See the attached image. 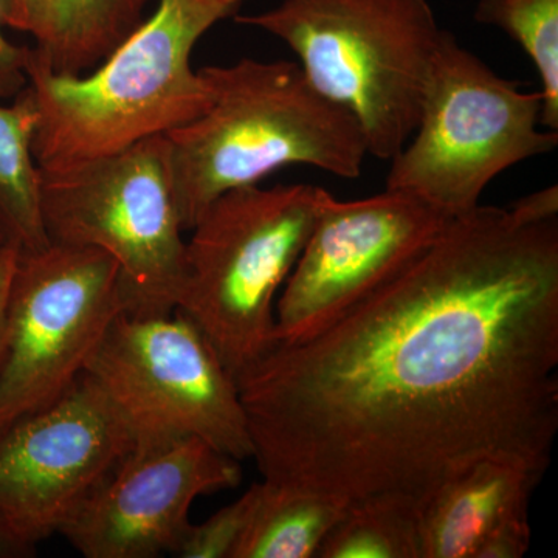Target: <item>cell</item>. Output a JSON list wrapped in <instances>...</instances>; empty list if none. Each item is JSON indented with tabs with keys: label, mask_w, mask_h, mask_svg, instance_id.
Here are the masks:
<instances>
[{
	"label": "cell",
	"mask_w": 558,
	"mask_h": 558,
	"mask_svg": "<svg viewBox=\"0 0 558 558\" xmlns=\"http://www.w3.org/2000/svg\"><path fill=\"white\" fill-rule=\"evenodd\" d=\"M149 2L35 0L28 61L54 75H86L145 22Z\"/></svg>",
	"instance_id": "5bb4252c"
},
{
	"label": "cell",
	"mask_w": 558,
	"mask_h": 558,
	"mask_svg": "<svg viewBox=\"0 0 558 558\" xmlns=\"http://www.w3.org/2000/svg\"><path fill=\"white\" fill-rule=\"evenodd\" d=\"M245 0H159L153 16L97 69L61 76L27 61L35 101L33 157L58 170L167 135L202 116L213 87L191 68L194 47Z\"/></svg>",
	"instance_id": "3957f363"
},
{
	"label": "cell",
	"mask_w": 558,
	"mask_h": 558,
	"mask_svg": "<svg viewBox=\"0 0 558 558\" xmlns=\"http://www.w3.org/2000/svg\"><path fill=\"white\" fill-rule=\"evenodd\" d=\"M0 9L7 28L31 33L35 0H0Z\"/></svg>",
	"instance_id": "603a6c76"
},
{
	"label": "cell",
	"mask_w": 558,
	"mask_h": 558,
	"mask_svg": "<svg viewBox=\"0 0 558 558\" xmlns=\"http://www.w3.org/2000/svg\"><path fill=\"white\" fill-rule=\"evenodd\" d=\"M124 311L126 290L108 253L53 242L17 250L0 355V433L62 398Z\"/></svg>",
	"instance_id": "ba28073f"
},
{
	"label": "cell",
	"mask_w": 558,
	"mask_h": 558,
	"mask_svg": "<svg viewBox=\"0 0 558 558\" xmlns=\"http://www.w3.org/2000/svg\"><path fill=\"white\" fill-rule=\"evenodd\" d=\"M134 446L126 418L83 374L57 402L0 433V520L36 548Z\"/></svg>",
	"instance_id": "8fae6325"
},
{
	"label": "cell",
	"mask_w": 558,
	"mask_h": 558,
	"mask_svg": "<svg viewBox=\"0 0 558 558\" xmlns=\"http://www.w3.org/2000/svg\"><path fill=\"white\" fill-rule=\"evenodd\" d=\"M475 21L510 36L542 81V126L558 132V0H478Z\"/></svg>",
	"instance_id": "ac0fdd59"
},
{
	"label": "cell",
	"mask_w": 558,
	"mask_h": 558,
	"mask_svg": "<svg viewBox=\"0 0 558 558\" xmlns=\"http://www.w3.org/2000/svg\"><path fill=\"white\" fill-rule=\"evenodd\" d=\"M39 202L50 242L101 250L116 260L128 311L174 312L186 241L167 135L110 156L39 170Z\"/></svg>",
	"instance_id": "52a82bcc"
},
{
	"label": "cell",
	"mask_w": 558,
	"mask_h": 558,
	"mask_svg": "<svg viewBox=\"0 0 558 558\" xmlns=\"http://www.w3.org/2000/svg\"><path fill=\"white\" fill-rule=\"evenodd\" d=\"M17 248L5 244L0 248V355L3 348V328H5L7 296H9L11 275L16 264Z\"/></svg>",
	"instance_id": "cb8c5ba5"
},
{
	"label": "cell",
	"mask_w": 558,
	"mask_h": 558,
	"mask_svg": "<svg viewBox=\"0 0 558 558\" xmlns=\"http://www.w3.org/2000/svg\"><path fill=\"white\" fill-rule=\"evenodd\" d=\"M0 9V100H13L27 87V61L31 47L17 46L7 38Z\"/></svg>",
	"instance_id": "44dd1931"
},
{
	"label": "cell",
	"mask_w": 558,
	"mask_h": 558,
	"mask_svg": "<svg viewBox=\"0 0 558 558\" xmlns=\"http://www.w3.org/2000/svg\"><path fill=\"white\" fill-rule=\"evenodd\" d=\"M213 101L167 134L183 231L219 196L282 168L312 167L357 179L368 154L354 117L319 94L299 62L258 61L202 68Z\"/></svg>",
	"instance_id": "7a4b0ae2"
},
{
	"label": "cell",
	"mask_w": 558,
	"mask_h": 558,
	"mask_svg": "<svg viewBox=\"0 0 558 558\" xmlns=\"http://www.w3.org/2000/svg\"><path fill=\"white\" fill-rule=\"evenodd\" d=\"M347 499L263 481L258 508L233 558H317Z\"/></svg>",
	"instance_id": "9a60e30c"
},
{
	"label": "cell",
	"mask_w": 558,
	"mask_h": 558,
	"mask_svg": "<svg viewBox=\"0 0 558 558\" xmlns=\"http://www.w3.org/2000/svg\"><path fill=\"white\" fill-rule=\"evenodd\" d=\"M542 90H521L446 31L416 130L389 160L387 190L449 218L469 215L502 171L556 149L558 132L542 126Z\"/></svg>",
	"instance_id": "8992f818"
},
{
	"label": "cell",
	"mask_w": 558,
	"mask_h": 558,
	"mask_svg": "<svg viewBox=\"0 0 558 558\" xmlns=\"http://www.w3.org/2000/svg\"><path fill=\"white\" fill-rule=\"evenodd\" d=\"M512 218L520 223H542L558 219L557 186L535 191L508 207Z\"/></svg>",
	"instance_id": "7402d4cb"
},
{
	"label": "cell",
	"mask_w": 558,
	"mask_h": 558,
	"mask_svg": "<svg viewBox=\"0 0 558 558\" xmlns=\"http://www.w3.org/2000/svg\"><path fill=\"white\" fill-rule=\"evenodd\" d=\"M84 374L116 403L135 442L194 436L236 461L252 459L236 379L180 312H121Z\"/></svg>",
	"instance_id": "9c48e42d"
},
{
	"label": "cell",
	"mask_w": 558,
	"mask_h": 558,
	"mask_svg": "<svg viewBox=\"0 0 558 558\" xmlns=\"http://www.w3.org/2000/svg\"><path fill=\"white\" fill-rule=\"evenodd\" d=\"M402 191L339 201L325 190L317 219L275 304V339H306L396 277L449 226Z\"/></svg>",
	"instance_id": "30bf717a"
},
{
	"label": "cell",
	"mask_w": 558,
	"mask_h": 558,
	"mask_svg": "<svg viewBox=\"0 0 558 558\" xmlns=\"http://www.w3.org/2000/svg\"><path fill=\"white\" fill-rule=\"evenodd\" d=\"M5 244H7V242H5V240H3L2 230H0V248H2L3 245H5Z\"/></svg>",
	"instance_id": "484cf974"
},
{
	"label": "cell",
	"mask_w": 558,
	"mask_h": 558,
	"mask_svg": "<svg viewBox=\"0 0 558 558\" xmlns=\"http://www.w3.org/2000/svg\"><path fill=\"white\" fill-rule=\"evenodd\" d=\"M531 546L529 515L517 517L495 529L476 549L473 558H521Z\"/></svg>",
	"instance_id": "ffe728a7"
},
{
	"label": "cell",
	"mask_w": 558,
	"mask_h": 558,
	"mask_svg": "<svg viewBox=\"0 0 558 558\" xmlns=\"http://www.w3.org/2000/svg\"><path fill=\"white\" fill-rule=\"evenodd\" d=\"M263 492V483L253 484L236 501L218 510L201 524H191L175 556L182 558H233L247 531Z\"/></svg>",
	"instance_id": "d6986e66"
},
{
	"label": "cell",
	"mask_w": 558,
	"mask_h": 558,
	"mask_svg": "<svg viewBox=\"0 0 558 558\" xmlns=\"http://www.w3.org/2000/svg\"><path fill=\"white\" fill-rule=\"evenodd\" d=\"M557 369L558 219L480 205L236 384L263 481L421 509L483 459L548 470Z\"/></svg>",
	"instance_id": "6da1fadb"
},
{
	"label": "cell",
	"mask_w": 558,
	"mask_h": 558,
	"mask_svg": "<svg viewBox=\"0 0 558 558\" xmlns=\"http://www.w3.org/2000/svg\"><path fill=\"white\" fill-rule=\"evenodd\" d=\"M545 473L483 459L440 484L418 510L421 558H473L495 529L529 515Z\"/></svg>",
	"instance_id": "4fadbf2b"
},
{
	"label": "cell",
	"mask_w": 558,
	"mask_h": 558,
	"mask_svg": "<svg viewBox=\"0 0 558 558\" xmlns=\"http://www.w3.org/2000/svg\"><path fill=\"white\" fill-rule=\"evenodd\" d=\"M234 20L296 54L312 86L357 121L369 156L391 160L409 142L446 33L428 0H282Z\"/></svg>",
	"instance_id": "277c9868"
},
{
	"label": "cell",
	"mask_w": 558,
	"mask_h": 558,
	"mask_svg": "<svg viewBox=\"0 0 558 558\" xmlns=\"http://www.w3.org/2000/svg\"><path fill=\"white\" fill-rule=\"evenodd\" d=\"M418 510L391 497L349 502L317 558H421Z\"/></svg>",
	"instance_id": "e0dca14e"
},
{
	"label": "cell",
	"mask_w": 558,
	"mask_h": 558,
	"mask_svg": "<svg viewBox=\"0 0 558 558\" xmlns=\"http://www.w3.org/2000/svg\"><path fill=\"white\" fill-rule=\"evenodd\" d=\"M241 478V462L204 439L135 442L58 534L86 558L175 556L194 501Z\"/></svg>",
	"instance_id": "7c38bea8"
},
{
	"label": "cell",
	"mask_w": 558,
	"mask_h": 558,
	"mask_svg": "<svg viewBox=\"0 0 558 558\" xmlns=\"http://www.w3.org/2000/svg\"><path fill=\"white\" fill-rule=\"evenodd\" d=\"M325 189L242 186L191 229L175 310L191 319L234 379L275 347V300L317 219Z\"/></svg>",
	"instance_id": "5b68a950"
},
{
	"label": "cell",
	"mask_w": 558,
	"mask_h": 558,
	"mask_svg": "<svg viewBox=\"0 0 558 558\" xmlns=\"http://www.w3.org/2000/svg\"><path fill=\"white\" fill-rule=\"evenodd\" d=\"M36 548L17 538L9 526L0 520V558L31 557Z\"/></svg>",
	"instance_id": "d4e9b609"
},
{
	"label": "cell",
	"mask_w": 558,
	"mask_h": 558,
	"mask_svg": "<svg viewBox=\"0 0 558 558\" xmlns=\"http://www.w3.org/2000/svg\"><path fill=\"white\" fill-rule=\"evenodd\" d=\"M36 113L27 87L11 105H0V230L20 252L50 245L39 202V168L33 157Z\"/></svg>",
	"instance_id": "2e32d148"
}]
</instances>
